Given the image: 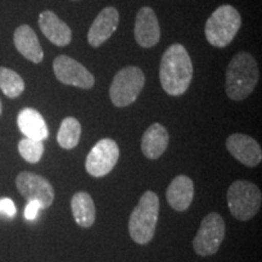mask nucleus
<instances>
[{"instance_id":"obj_1","label":"nucleus","mask_w":262,"mask_h":262,"mask_svg":"<svg viewBox=\"0 0 262 262\" xmlns=\"http://www.w3.org/2000/svg\"><path fill=\"white\" fill-rule=\"evenodd\" d=\"M159 78L164 91L170 96H181L187 91L193 78V66L186 48L172 44L163 54Z\"/></svg>"},{"instance_id":"obj_2","label":"nucleus","mask_w":262,"mask_h":262,"mask_svg":"<svg viewBox=\"0 0 262 262\" xmlns=\"http://www.w3.org/2000/svg\"><path fill=\"white\" fill-rule=\"evenodd\" d=\"M257 62L247 51L238 52L226 70L225 90L233 101H243L256 88L258 81Z\"/></svg>"},{"instance_id":"obj_3","label":"nucleus","mask_w":262,"mask_h":262,"mask_svg":"<svg viewBox=\"0 0 262 262\" xmlns=\"http://www.w3.org/2000/svg\"><path fill=\"white\" fill-rule=\"evenodd\" d=\"M159 217V198L153 191L141 195L129 219V234L137 244L145 245L155 237Z\"/></svg>"},{"instance_id":"obj_4","label":"nucleus","mask_w":262,"mask_h":262,"mask_svg":"<svg viewBox=\"0 0 262 262\" xmlns=\"http://www.w3.org/2000/svg\"><path fill=\"white\" fill-rule=\"evenodd\" d=\"M242 26L241 14L232 5H221L205 24V38L212 47L222 49L229 45Z\"/></svg>"},{"instance_id":"obj_5","label":"nucleus","mask_w":262,"mask_h":262,"mask_svg":"<svg viewBox=\"0 0 262 262\" xmlns=\"http://www.w3.org/2000/svg\"><path fill=\"white\" fill-rule=\"evenodd\" d=\"M261 203V191L254 182L238 180L229 186L227 191L228 209L237 220H251L260 210Z\"/></svg>"},{"instance_id":"obj_6","label":"nucleus","mask_w":262,"mask_h":262,"mask_svg":"<svg viewBox=\"0 0 262 262\" xmlns=\"http://www.w3.org/2000/svg\"><path fill=\"white\" fill-rule=\"evenodd\" d=\"M145 74L136 66L123 68L114 75L110 97L116 107H127L136 101L145 86Z\"/></svg>"},{"instance_id":"obj_7","label":"nucleus","mask_w":262,"mask_h":262,"mask_svg":"<svg viewBox=\"0 0 262 262\" xmlns=\"http://www.w3.org/2000/svg\"><path fill=\"white\" fill-rule=\"evenodd\" d=\"M226 224L221 215L210 212L203 219L198 232L193 239V249L199 256H210L217 253L224 242Z\"/></svg>"},{"instance_id":"obj_8","label":"nucleus","mask_w":262,"mask_h":262,"mask_svg":"<svg viewBox=\"0 0 262 262\" xmlns=\"http://www.w3.org/2000/svg\"><path fill=\"white\" fill-rule=\"evenodd\" d=\"M119 159V146L112 139H102L95 145L85 160V169L94 178L110 173Z\"/></svg>"},{"instance_id":"obj_9","label":"nucleus","mask_w":262,"mask_h":262,"mask_svg":"<svg viewBox=\"0 0 262 262\" xmlns=\"http://www.w3.org/2000/svg\"><path fill=\"white\" fill-rule=\"evenodd\" d=\"M16 187L27 202L37 201L40 203L41 209H48L55 199L54 187L47 179L41 175L22 171L16 178Z\"/></svg>"},{"instance_id":"obj_10","label":"nucleus","mask_w":262,"mask_h":262,"mask_svg":"<svg viewBox=\"0 0 262 262\" xmlns=\"http://www.w3.org/2000/svg\"><path fill=\"white\" fill-rule=\"evenodd\" d=\"M52 67L57 80L62 84L86 90L95 85L94 75L73 57L60 55L54 60Z\"/></svg>"},{"instance_id":"obj_11","label":"nucleus","mask_w":262,"mask_h":262,"mask_svg":"<svg viewBox=\"0 0 262 262\" xmlns=\"http://www.w3.org/2000/svg\"><path fill=\"white\" fill-rule=\"evenodd\" d=\"M226 147L228 152L245 166L254 168L261 163V146L251 136L245 134H232L226 140Z\"/></svg>"},{"instance_id":"obj_12","label":"nucleus","mask_w":262,"mask_h":262,"mask_svg":"<svg viewBox=\"0 0 262 262\" xmlns=\"http://www.w3.org/2000/svg\"><path fill=\"white\" fill-rule=\"evenodd\" d=\"M135 39L141 48H153L160 40V27L155 10L143 6L135 18Z\"/></svg>"},{"instance_id":"obj_13","label":"nucleus","mask_w":262,"mask_h":262,"mask_svg":"<svg viewBox=\"0 0 262 262\" xmlns=\"http://www.w3.org/2000/svg\"><path fill=\"white\" fill-rule=\"evenodd\" d=\"M119 25V12L113 6L101 10L88 33V41L93 48H98L107 41L117 31Z\"/></svg>"},{"instance_id":"obj_14","label":"nucleus","mask_w":262,"mask_h":262,"mask_svg":"<svg viewBox=\"0 0 262 262\" xmlns=\"http://www.w3.org/2000/svg\"><path fill=\"white\" fill-rule=\"evenodd\" d=\"M38 25L42 34L56 47H66L72 41L71 28L51 10H45L39 15Z\"/></svg>"},{"instance_id":"obj_15","label":"nucleus","mask_w":262,"mask_h":262,"mask_svg":"<svg viewBox=\"0 0 262 262\" xmlns=\"http://www.w3.org/2000/svg\"><path fill=\"white\" fill-rule=\"evenodd\" d=\"M166 202L176 211H186L192 204L194 185L188 176L179 175L166 188Z\"/></svg>"},{"instance_id":"obj_16","label":"nucleus","mask_w":262,"mask_h":262,"mask_svg":"<svg viewBox=\"0 0 262 262\" xmlns=\"http://www.w3.org/2000/svg\"><path fill=\"white\" fill-rule=\"evenodd\" d=\"M14 44L19 54L33 63H40L44 58V52L37 34L28 25H21L16 28Z\"/></svg>"},{"instance_id":"obj_17","label":"nucleus","mask_w":262,"mask_h":262,"mask_svg":"<svg viewBox=\"0 0 262 262\" xmlns=\"http://www.w3.org/2000/svg\"><path fill=\"white\" fill-rule=\"evenodd\" d=\"M169 145V133L162 124L155 123L147 127L141 140V149L143 156L150 160H156L163 156Z\"/></svg>"},{"instance_id":"obj_18","label":"nucleus","mask_w":262,"mask_h":262,"mask_svg":"<svg viewBox=\"0 0 262 262\" xmlns=\"http://www.w3.org/2000/svg\"><path fill=\"white\" fill-rule=\"evenodd\" d=\"M18 129L27 139L44 141L49 137L47 122L34 108H24L17 116Z\"/></svg>"},{"instance_id":"obj_19","label":"nucleus","mask_w":262,"mask_h":262,"mask_svg":"<svg viewBox=\"0 0 262 262\" xmlns=\"http://www.w3.org/2000/svg\"><path fill=\"white\" fill-rule=\"evenodd\" d=\"M72 214L78 226L89 228L96 220V209L93 198L88 192H77L71 201Z\"/></svg>"},{"instance_id":"obj_20","label":"nucleus","mask_w":262,"mask_h":262,"mask_svg":"<svg viewBox=\"0 0 262 262\" xmlns=\"http://www.w3.org/2000/svg\"><path fill=\"white\" fill-rule=\"evenodd\" d=\"M81 135V125L74 117L62 120L57 133V142L63 149H73L78 146Z\"/></svg>"},{"instance_id":"obj_21","label":"nucleus","mask_w":262,"mask_h":262,"mask_svg":"<svg viewBox=\"0 0 262 262\" xmlns=\"http://www.w3.org/2000/svg\"><path fill=\"white\" fill-rule=\"evenodd\" d=\"M25 81L15 71L0 67V90L9 98H16L25 91Z\"/></svg>"},{"instance_id":"obj_22","label":"nucleus","mask_w":262,"mask_h":262,"mask_svg":"<svg viewBox=\"0 0 262 262\" xmlns=\"http://www.w3.org/2000/svg\"><path fill=\"white\" fill-rule=\"evenodd\" d=\"M18 152L26 162L35 164L41 159L42 155H44V143H42V141L25 137L18 142Z\"/></svg>"},{"instance_id":"obj_23","label":"nucleus","mask_w":262,"mask_h":262,"mask_svg":"<svg viewBox=\"0 0 262 262\" xmlns=\"http://www.w3.org/2000/svg\"><path fill=\"white\" fill-rule=\"evenodd\" d=\"M16 206L15 203L10 198L0 199V215H4L6 217L12 219L16 216Z\"/></svg>"},{"instance_id":"obj_24","label":"nucleus","mask_w":262,"mask_h":262,"mask_svg":"<svg viewBox=\"0 0 262 262\" xmlns=\"http://www.w3.org/2000/svg\"><path fill=\"white\" fill-rule=\"evenodd\" d=\"M41 209L40 203L37 201H31L28 202V204L26 205L25 209V219L28 221H33L37 219L38 212Z\"/></svg>"},{"instance_id":"obj_25","label":"nucleus","mask_w":262,"mask_h":262,"mask_svg":"<svg viewBox=\"0 0 262 262\" xmlns=\"http://www.w3.org/2000/svg\"><path fill=\"white\" fill-rule=\"evenodd\" d=\"M3 112V106H2V101H0V114Z\"/></svg>"}]
</instances>
